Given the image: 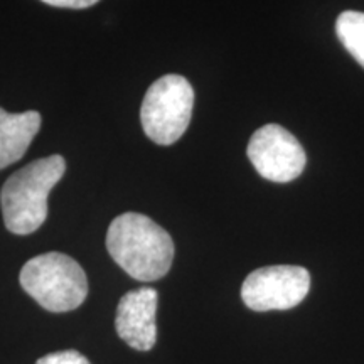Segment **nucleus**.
<instances>
[{
	"mask_svg": "<svg viewBox=\"0 0 364 364\" xmlns=\"http://www.w3.org/2000/svg\"><path fill=\"white\" fill-rule=\"evenodd\" d=\"M159 294L152 287L130 290L117 307L115 329L122 341L136 351H150L157 341Z\"/></svg>",
	"mask_w": 364,
	"mask_h": 364,
	"instance_id": "nucleus-7",
	"label": "nucleus"
},
{
	"mask_svg": "<svg viewBox=\"0 0 364 364\" xmlns=\"http://www.w3.org/2000/svg\"><path fill=\"white\" fill-rule=\"evenodd\" d=\"M66 162L61 156L43 157L14 172L0 193L6 228L14 235L38 231L48 218V198L63 179Z\"/></svg>",
	"mask_w": 364,
	"mask_h": 364,
	"instance_id": "nucleus-2",
	"label": "nucleus"
},
{
	"mask_svg": "<svg viewBox=\"0 0 364 364\" xmlns=\"http://www.w3.org/2000/svg\"><path fill=\"white\" fill-rule=\"evenodd\" d=\"M194 107V90L184 76L166 75L145 93L140 122L145 135L159 145L177 142L188 130Z\"/></svg>",
	"mask_w": 364,
	"mask_h": 364,
	"instance_id": "nucleus-4",
	"label": "nucleus"
},
{
	"mask_svg": "<svg viewBox=\"0 0 364 364\" xmlns=\"http://www.w3.org/2000/svg\"><path fill=\"white\" fill-rule=\"evenodd\" d=\"M43 2L61 9H86L95 6L100 0H43Z\"/></svg>",
	"mask_w": 364,
	"mask_h": 364,
	"instance_id": "nucleus-11",
	"label": "nucleus"
},
{
	"mask_svg": "<svg viewBox=\"0 0 364 364\" xmlns=\"http://www.w3.org/2000/svg\"><path fill=\"white\" fill-rule=\"evenodd\" d=\"M311 290V275L304 267L273 265L250 273L241 287V299L252 311H289Z\"/></svg>",
	"mask_w": 364,
	"mask_h": 364,
	"instance_id": "nucleus-5",
	"label": "nucleus"
},
{
	"mask_svg": "<svg viewBox=\"0 0 364 364\" xmlns=\"http://www.w3.org/2000/svg\"><path fill=\"white\" fill-rule=\"evenodd\" d=\"M336 34L351 56L364 68V12L346 11L336 21Z\"/></svg>",
	"mask_w": 364,
	"mask_h": 364,
	"instance_id": "nucleus-9",
	"label": "nucleus"
},
{
	"mask_svg": "<svg viewBox=\"0 0 364 364\" xmlns=\"http://www.w3.org/2000/svg\"><path fill=\"white\" fill-rule=\"evenodd\" d=\"M21 287L49 312L78 309L88 295V279L81 265L65 253L49 252L22 267Z\"/></svg>",
	"mask_w": 364,
	"mask_h": 364,
	"instance_id": "nucleus-3",
	"label": "nucleus"
},
{
	"mask_svg": "<svg viewBox=\"0 0 364 364\" xmlns=\"http://www.w3.org/2000/svg\"><path fill=\"white\" fill-rule=\"evenodd\" d=\"M248 159L258 174L272 182H290L306 167V150L284 127L270 124L258 129L248 144Z\"/></svg>",
	"mask_w": 364,
	"mask_h": 364,
	"instance_id": "nucleus-6",
	"label": "nucleus"
},
{
	"mask_svg": "<svg viewBox=\"0 0 364 364\" xmlns=\"http://www.w3.org/2000/svg\"><path fill=\"white\" fill-rule=\"evenodd\" d=\"M107 250L117 265L140 282L162 279L174 260L171 235L139 213H125L112 221L107 233Z\"/></svg>",
	"mask_w": 364,
	"mask_h": 364,
	"instance_id": "nucleus-1",
	"label": "nucleus"
},
{
	"mask_svg": "<svg viewBox=\"0 0 364 364\" xmlns=\"http://www.w3.org/2000/svg\"><path fill=\"white\" fill-rule=\"evenodd\" d=\"M39 129L38 112L9 113L0 108V171L21 161Z\"/></svg>",
	"mask_w": 364,
	"mask_h": 364,
	"instance_id": "nucleus-8",
	"label": "nucleus"
},
{
	"mask_svg": "<svg viewBox=\"0 0 364 364\" xmlns=\"http://www.w3.org/2000/svg\"><path fill=\"white\" fill-rule=\"evenodd\" d=\"M36 364H91V363L81 353L70 349V351H58V353L48 354V356L38 359Z\"/></svg>",
	"mask_w": 364,
	"mask_h": 364,
	"instance_id": "nucleus-10",
	"label": "nucleus"
}]
</instances>
